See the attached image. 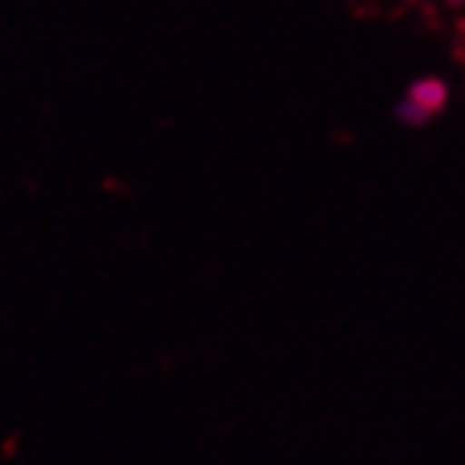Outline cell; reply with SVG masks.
<instances>
[{
    "mask_svg": "<svg viewBox=\"0 0 465 465\" xmlns=\"http://www.w3.org/2000/svg\"><path fill=\"white\" fill-rule=\"evenodd\" d=\"M446 100H449L446 84L436 77H426V80H416V84L409 87V97L399 104L396 114H399V120H406V124H426L429 116H436L439 110L446 107Z\"/></svg>",
    "mask_w": 465,
    "mask_h": 465,
    "instance_id": "6da1fadb",
    "label": "cell"
},
{
    "mask_svg": "<svg viewBox=\"0 0 465 465\" xmlns=\"http://www.w3.org/2000/svg\"><path fill=\"white\" fill-rule=\"evenodd\" d=\"M449 4H462V0H449Z\"/></svg>",
    "mask_w": 465,
    "mask_h": 465,
    "instance_id": "7a4b0ae2",
    "label": "cell"
}]
</instances>
